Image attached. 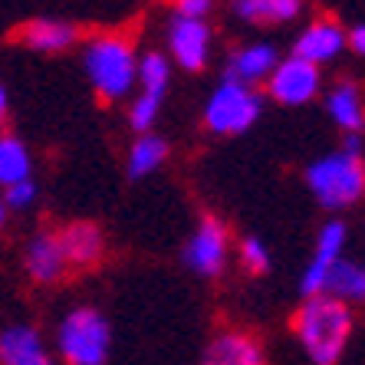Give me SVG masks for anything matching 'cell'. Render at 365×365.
<instances>
[{"label":"cell","instance_id":"1","mask_svg":"<svg viewBox=\"0 0 365 365\" xmlns=\"http://www.w3.org/2000/svg\"><path fill=\"white\" fill-rule=\"evenodd\" d=\"M297 339L313 365H336L352 339V313L329 293L306 297L297 313Z\"/></svg>","mask_w":365,"mask_h":365},{"label":"cell","instance_id":"2","mask_svg":"<svg viewBox=\"0 0 365 365\" xmlns=\"http://www.w3.org/2000/svg\"><path fill=\"white\" fill-rule=\"evenodd\" d=\"M306 185L326 211H342L365 197V162L362 155L332 152L306 168Z\"/></svg>","mask_w":365,"mask_h":365},{"label":"cell","instance_id":"3","mask_svg":"<svg viewBox=\"0 0 365 365\" xmlns=\"http://www.w3.org/2000/svg\"><path fill=\"white\" fill-rule=\"evenodd\" d=\"M86 76L102 99H122L138 79L135 50L122 36H99L86 46Z\"/></svg>","mask_w":365,"mask_h":365},{"label":"cell","instance_id":"4","mask_svg":"<svg viewBox=\"0 0 365 365\" xmlns=\"http://www.w3.org/2000/svg\"><path fill=\"white\" fill-rule=\"evenodd\" d=\"M56 349L69 365H106L112 349V329L93 306H76L56 329Z\"/></svg>","mask_w":365,"mask_h":365},{"label":"cell","instance_id":"5","mask_svg":"<svg viewBox=\"0 0 365 365\" xmlns=\"http://www.w3.org/2000/svg\"><path fill=\"white\" fill-rule=\"evenodd\" d=\"M260 115V96L244 83L224 79L204 102V125L214 135H240Z\"/></svg>","mask_w":365,"mask_h":365},{"label":"cell","instance_id":"6","mask_svg":"<svg viewBox=\"0 0 365 365\" xmlns=\"http://www.w3.org/2000/svg\"><path fill=\"white\" fill-rule=\"evenodd\" d=\"M346 240H349L346 221H326L323 227H319L313 260H309V267L303 270V280H299V289H303L306 297L326 293V277H329V270L339 264L342 254H346Z\"/></svg>","mask_w":365,"mask_h":365},{"label":"cell","instance_id":"7","mask_svg":"<svg viewBox=\"0 0 365 365\" xmlns=\"http://www.w3.org/2000/svg\"><path fill=\"white\" fill-rule=\"evenodd\" d=\"M267 89L280 106H306L319 93V66L299 60V56L280 60L267 79Z\"/></svg>","mask_w":365,"mask_h":365},{"label":"cell","instance_id":"8","mask_svg":"<svg viewBox=\"0 0 365 365\" xmlns=\"http://www.w3.org/2000/svg\"><path fill=\"white\" fill-rule=\"evenodd\" d=\"M185 264L197 277H217L227 264V227L217 217H204L185 247Z\"/></svg>","mask_w":365,"mask_h":365},{"label":"cell","instance_id":"9","mask_svg":"<svg viewBox=\"0 0 365 365\" xmlns=\"http://www.w3.org/2000/svg\"><path fill=\"white\" fill-rule=\"evenodd\" d=\"M168 50L175 56L181 69L197 73L207 63L211 53V30L204 20H187V17H175L168 26Z\"/></svg>","mask_w":365,"mask_h":365},{"label":"cell","instance_id":"10","mask_svg":"<svg viewBox=\"0 0 365 365\" xmlns=\"http://www.w3.org/2000/svg\"><path fill=\"white\" fill-rule=\"evenodd\" d=\"M342 50H346V34H342V26L329 24V20H319V24L306 26L303 34L297 36L293 56L313 63V66H323V63L336 60Z\"/></svg>","mask_w":365,"mask_h":365},{"label":"cell","instance_id":"11","mask_svg":"<svg viewBox=\"0 0 365 365\" xmlns=\"http://www.w3.org/2000/svg\"><path fill=\"white\" fill-rule=\"evenodd\" d=\"M0 365H53L34 326H7L0 332Z\"/></svg>","mask_w":365,"mask_h":365},{"label":"cell","instance_id":"12","mask_svg":"<svg viewBox=\"0 0 365 365\" xmlns=\"http://www.w3.org/2000/svg\"><path fill=\"white\" fill-rule=\"evenodd\" d=\"M56 240H60V250H63V257H66V267H93V264H99L102 250H106L99 227L89 221L66 224V227L56 234Z\"/></svg>","mask_w":365,"mask_h":365},{"label":"cell","instance_id":"13","mask_svg":"<svg viewBox=\"0 0 365 365\" xmlns=\"http://www.w3.org/2000/svg\"><path fill=\"white\" fill-rule=\"evenodd\" d=\"M326 112L346 135H359L365 128V93L356 83H336L326 96Z\"/></svg>","mask_w":365,"mask_h":365},{"label":"cell","instance_id":"14","mask_svg":"<svg viewBox=\"0 0 365 365\" xmlns=\"http://www.w3.org/2000/svg\"><path fill=\"white\" fill-rule=\"evenodd\" d=\"M26 273L34 277L36 283H56L66 273V257H63L60 250V240H56V234H36L30 244H26Z\"/></svg>","mask_w":365,"mask_h":365},{"label":"cell","instance_id":"15","mask_svg":"<svg viewBox=\"0 0 365 365\" xmlns=\"http://www.w3.org/2000/svg\"><path fill=\"white\" fill-rule=\"evenodd\" d=\"M277 63L280 60H277V50L270 43H250V46H244V50H237L230 56L224 79H234V83H244V86L264 83V79H270Z\"/></svg>","mask_w":365,"mask_h":365},{"label":"cell","instance_id":"16","mask_svg":"<svg viewBox=\"0 0 365 365\" xmlns=\"http://www.w3.org/2000/svg\"><path fill=\"white\" fill-rule=\"evenodd\" d=\"M204 365H267L264 349L257 346L247 332H221L207 346Z\"/></svg>","mask_w":365,"mask_h":365},{"label":"cell","instance_id":"17","mask_svg":"<svg viewBox=\"0 0 365 365\" xmlns=\"http://www.w3.org/2000/svg\"><path fill=\"white\" fill-rule=\"evenodd\" d=\"M326 293L339 303H365V264L339 260L326 277Z\"/></svg>","mask_w":365,"mask_h":365},{"label":"cell","instance_id":"18","mask_svg":"<svg viewBox=\"0 0 365 365\" xmlns=\"http://www.w3.org/2000/svg\"><path fill=\"white\" fill-rule=\"evenodd\" d=\"M24 43L40 53H60L76 43V26L63 20H34L24 30Z\"/></svg>","mask_w":365,"mask_h":365},{"label":"cell","instance_id":"19","mask_svg":"<svg viewBox=\"0 0 365 365\" xmlns=\"http://www.w3.org/2000/svg\"><path fill=\"white\" fill-rule=\"evenodd\" d=\"M234 14L250 24H287L299 14V0H234Z\"/></svg>","mask_w":365,"mask_h":365},{"label":"cell","instance_id":"20","mask_svg":"<svg viewBox=\"0 0 365 365\" xmlns=\"http://www.w3.org/2000/svg\"><path fill=\"white\" fill-rule=\"evenodd\" d=\"M165 155H168V142L162 135H152V132H145L132 142L128 148V178H145V175H152L158 165L165 162Z\"/></svg>","mask_w":365,"mask_h":365},{"label":"cell","instance_id":"21","mask_svg":"<svg viewBox=\"0 0 365 365\" xmlns=\"http://www.w3.org/2000/svg\"><path fill=\"white\" fill-rule=\"evenodd\" d=\"M30 171H34L30 148L20 138L0 132V185L10 187V185H17V181H26Z\"/></svg>","mask_w":365,"mask_h":365},{"label":"cell","instance_id":"22","mask_svg":"<svg viewBox=\"0 0 365 365\" xmlns=\"http://www.w3.org/2000/svg\"><path fill=\"white\" fill-rule=\"evenodd\" d=\"M138 86H142L145 96H155V99H165V89H168V60L162 53H145L138 60Z\"/></svg>","mask_w":365,"mask_h":365},{"label":"cell","instance_id":"23","mask_svg":"<svg viewBox=\"0 0 365 365\" xmlns=\"http://www.w3.org/2000/svg\"><path fill=\"white\" fill-rule=\"evenodd\" d=\"M158 112H162V99H155V96L138 93V99L132 102V109H128V125L135 128L138 135H145V132H148V128L155 125Z\"/></svg>","mask_w":365,"mask_h":365},{"label":"cell","instance_id":"24","mask_svg":"<svg viewBox=\"0 0 365 365\" xmlns=\"http://www.w3.org/2000/svg\"><path fill=\"white\" fill-rule=\"evenodd\" d=\"M240 260H244L247 270H254V273L270 270V250H267L264 240H257V237H247L240 244Z\"/></svg>","mask_w":365,"mask_h":365},{"label":"cell","instance_id":"25","mask_svg":"<svg viewBox=\"0 0 365 365\" xmlns=\"http://www.w3.org/2000/svg\"><path fill=\"white\" fill-rule=\"evenodd\" d=\"M34 201H36V185L30 178L4 187V204H7V211H10V207H14V211H26Z\"/></svg>","mask_w":365,"mask_h":365},{"label":"cell","instance_id":"26","mask_svg":"<svg viewBox=\"0 0 365 365\" xmlns=\"http://www.w3.org/2000/svg\"><path fill=\"white\" fill-rule=\"evenodd\" d=\"M214 0H175L178 7V17H187V20H204L207 10H211Z\"/></svg>","mask_w":365,"mask_h":365},{"label":"cell","instance_id":"27","mask_svg":"<svg viewBox=\"0 0 365 365\" xmlns=\"http://www.w3.org/2000/svg\"><path fill=\"white\" fill-rule=\"evenodd\" d=\"M349 40V46L359 53V56H365V24H359V26H352V34L346 36Z\"/></svg>","mask_w":365,"mask_h":365},{"label":"cell","instance_id":"28","mask_svg":"<svg viewBox=\"0 0 365 365\" xmlns=\"http://www.w3.org/2000/svg\"><path fill=\"white\" fill-rule=\"evenodd\" d=\"M4 122H7V89L0 86V128H4Z\"/></svg>","mask_w":365,"mask_h":365},{"label":"cell","instance_id":"29","mask_svg":"<svg viewBox=\"0 0 365 365\" xmlns=\"http://www.w3.org/2000/svg\"><path fill=\"white\" fill-rule=\"evenodd\" d=\"M4 221H7V204H4V197H0V227H4Z\"/></svg>","mask_w":365,"mask_h":365}]
</instances>
